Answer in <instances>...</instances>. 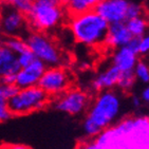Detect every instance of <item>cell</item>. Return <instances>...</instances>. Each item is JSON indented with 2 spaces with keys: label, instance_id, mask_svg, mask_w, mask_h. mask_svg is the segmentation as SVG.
Listing matches in <instances>:
<instances>
[{
  "label": "cell",
  "instance_id": "obj_3",
  "mask_svg": "<svg viewBox=\"0 0 149 149\" xmlns=\"http://www.w3.org/2000/svg\"><path fill=\"white\" fill-rule=\"evenodd\" d=\"M67 10L60 3L35 2L26 15L30 31L47 33L59 28L66 20Z\"/></svg>",
  "mask_w": 149,
  "mask_h": 149
},
{
  "label": "cell",
  "instance_id": "obj_4",
  "mask_svg": "<svg viewBox=\"0 0 149 149\" xmlns=\"http://www.w3.org/2000/svg\"><path fill=\"white\" fill-rule=\"evenodd\" d=\"M52 98L38 86L18 89L9 100L8 107L13 118L24 116L46 109Z\"/></svg>",
  "mask_w": 149,
  "mask_h": 149
},
{
  "label": "cell",
  "instance_id": "obj_27",
  "mask_svg": "<svg viewBox=\"0 0 149 149\" xmlns=\"http://www.w3.org/2000/svg\"><path fill=\"white\" fill-rule=\"evenodd\" d=\"M75 149H102V148L95 143L93 139H88V140L78 143Z\"/></svg>",
  "mask_w": 149,
  "mask_h": 149
},
{
  "label": "cell",
  "instance_id": "obj_37",
  "mask_svg": "<svg viewBox=\"0 0 149 149\" xmlns=\"http://www.w3.org/2000/svg\"><path fill=\"white\" fill-rule=\"evenodd\" d=\"M147 120H148V122H149V116H148V118H147Z\"/></svg>",
  "mask_w": 149,
  "mask_h": 149
},
{
  "label": "cell",
  "instance_id": "obj_18",
  "mask_svg": "<svg viewBox=\"0 0 149 149\" xmlns=\"http://www.w3.org/2000/svg\"><path fill=\"white\" fill-rule=\"evenodd\" d=\"M4 47L11 50L14 54L19 55L22 52L29 50L26 39L22 37H8L4 40Z\"/></svg>",
  "mask_w": 149,
  "mask_h": 149
},
{
  "label": "cell",
  "instance_id": "obj_29",
  "mask_svg": "<svg viewBox=\"0 0 149 149\" xmlns=\"http://www.w3.org/2000/svg\"><path fill=\"white\" fill-rule=\"evenodd\" d=\"M0 149H32L28 145L24 144H6L0 147Z\"/></svg>",
  "mask_w": 149,
  "mask_h": 149
},
{
  "label": "cell",
  "instance_id": "obj_35",
  "mask_svg": "<svg viewBox=\"0 0 149 149\" xmlns=\"http://www.w3.org/2000/svg\"><path fill=\"white\" fill-rule=\"evenodd\" d=\"M144 2H145V4L149 8V0H144Z\"/></svg>",
  "mask_w": 149,
  "mask_h": 149
},
{
  "label": "cell",
  "instance_id": "obj_13",
  "mask_svg": "<svg viewBox=\"0 0 149 149\" xmlns=\"http://www.w3.org/2000/svg\"><path fill=\"white\" fill-rule=\"evenodd\" d=\"M131 39L132 35L128 31L125 22L111 23L108 28L104 45L111 49H118L122 47H126Z\"/></svg>",
  "mask_w": 149,
  "mask_h": 149
},
{
  "label": "cell",
  "instance_id": "obj_19",
  "mask_svg": "<svg viewBox=\"0 0 149 149\" xmlns=\"http://www.w3.org/2000/svg\"><path fill=\"white\" fill-rule=\"evenodd\" d=\"M135 80H136V78H135V75L133 73V71L120 72L116 86L122 91L128 92L133 88Z\"/></svg>",
  "mask_w": 149,
  "mask_h": 149
},
{
  "label": "cell",
  "instance_id": "obj_31",
  "mask_svg": "<svg viewBox=\"0 0 149 149\" xmlns=\"http://www.w3.org/2000/svg\"><path fill=\"white\" fill-rule=\"evenodd\" d=\"M142 104H143V102H142V100H141L140 96H136V95H134V96L132 97V106L134 107V108L139 109V108L142 106Z\"/></svg>",
  "mask_w": 149,
  "mask_h": 149
},
{
  "label": "cell",
  "instance_id": "obj_36",
  "mask_svg": "<svg viewBox=\"0 0 149 149\" xmlns=\"http://www.w3.org/2000/svg\"><path fill=\"white\" fill-rule=\"evenodd\" d=\"M2 2H3V0H0V6L2 4Z\"/></svg>",
  "mask_w": 149,
  "mask_h": 149
},
{
  "label": "cell",
  "instance_id": "obj_1",
  "mask_svg": "<svg viewBox=\"0 0 149 149\" xmlns=\"http://www.w3.org/2000/svg\"><path fill=\"white\" fill-rule=\"evenodd\" d=\"M122 102L113 90L98 92L87 110L83 122L84 133L88 139L96 138L103 130L109 128L120 115Z\"/></svg>",
  "mask_w": 149,
  "mask_h": 149
},
{
  "label": "cell",
  "instance_id": "obj_23",
  "mask_svg": "<svg viewBox=\"0 0 149 149\" xmlns=\"http://www.w3.org/2000/svg\"><path fill=\"white\" fill-rule=\"evenodd\" d=\"M143 12L144 8L142 6V4L136 2H129V6H128V9H127V19L141 17L143 15Z\"/></svg>",
  "mask_w": 149,
  "mask_h": 149
},
{
  "label": "cell",
  "instance_id": "obj_2",
  "mask_svg": "<svg viewBox=\"0 0 149 149\" xmlns=\"http://www.w3.org/2000/svg\"><path fill=\"white\" fill-rule=\"evenodd\" d=\"M68 24L78 43L87 47H100L105 43L109 23L95 11L72 15Z\"/></svg>",
  "mask_w": 149,
  "mask_h": 149
},
{
  "label": "cell",
  "instance_id": "obj_7",
  "mask_svg": "<svg viewBox=\"0 0 149 149\" xmlns=\"http://www.w3.org/2000/svg\"><path fill=\"white\" fill-rule=\"evenodd\" d=\"M29 32L26 15L3 3L0 6V34L3 37L24 38Z\"/></svg>",
  "mask_w": 149,
  "mask_h": 149
},
{
  "label": "cell",
  "instance_id": "obj_12",
  "mask_svg": "<svg viewBox=\"0 0 149 149\" xmlns=\"http://www.w3.org/2000/svg\"><path fill=\"white\" fill-rule=\"evenodd\" d=\"M133 149H149V122L147 118H134L133 128L123 136Z\"/></svg>",
  "mask_w": 149,
  "mask_h": 149
},
{
  "label": "cell",
  "instance_id": "obj_34",
  "mask_svg": "<svg viewBox=\"0 0 149 149\" xmlns=\"http://www.w3.org/2000/svg\"><path fill=\"white\" fill-rule=\"evenodd\" d=\"M59 2L61 3L63 6H65V4H66V3L68 2V0H59Z\"/></svg>",
  "mask_w": 149,
  "mask_h": 149
},
{
  "label": "cell",
  "instance_id": "obj_6",
  "mask_svg": "<svg viewBox=\"0 0 149 149\" xmlns=\"http://www.w3.org/2000/svg\"><path fill=\"white\" fill-rule=\"evenodd\" d=\"M90 103V95L78 88H70L51 100L52 106L55 110L73 116L86 112Z\"/></svg>",
  "mask_w": 149,
  "mask_h": 149
},
{
  "label": "cell",
  "instance_id": "obj_24",
  "mask_svg": "<svg viewBox=\"0 0 149 149\" xmlns=\"http://www.w3.org/2000/svg\"><path fill=\"white\" fill-rule=\"evenodd\" d=\"M35 59H36V57H35L34 54H33L30 50H26V51L22 52L21 54L17 55V60H18V63H19L20 68L29 66V65H31Z\"/></svg>",
  "mask_w": 149,
  "mask_h": 149
},
{
  "label": "cell",
  "instance_id": "obj_14",
  "mask_svg": "<svg viewBox=\"0 0 149 149\" xmlns=\"http://www.w3.org/2000/svg\"><path fill=\"white\" fill-rule=\"evenodd\" d=\"M120 71L113 65L102 72H100L91 81V88L95 92H102L105 90H112L118 84Z\"/></svg>",
  "mask_w": 149,
  "mask_h": 149
},
{
  "label": "cell",
  "instance_id": "obj_33",
  "mask_svg": "<svg viewBox=\"0 0 149 149\" xmlns=\"http://www.w3.org/2000/svg\"><path fill=\"white\" fill-rule=\"evenodd\" d=\"M4 40H6V37H3L2 35L0 34V47L4 46Z\"/></svg>",
  "mask_w": 149,
  "mask_h": 149
},
{
  "label": "cell",
  "instance_id": "obj_5",
  "mask_svg": "<svg viewBox=\"0 0 149 149\" xmlns=\"http://www.w3.org/2000/svg\"><path fill=\"white\" fill-rule=\"evenodd\" d=\"M24 39L36 59L47 67H63L66 63L65 54L49 34L30 31Z\"/></svg>",
  "mask_w": 149,
  "mask_h": 149
},
{
  "label": "cell",
  "instance_id": "obj_15",
  "mask_svg": "<svg viewBox=\"0 0 149 149\" xmlns=\"http://www.w3.org/2000/svg\"><path fill=\"white\" fill-rule=\"evenodd\" d=\"M138 61L139 55L127 46L115 49L112 56V65L116 67L120 72L133 71Z\"/></svg>",
  "mask_w": 149,
  "mask_h": 149
},
{
  "label": "cell",
  "instance_id": "obj_25",
  "mask_svg": "<svg viewBox=\"0 0 149 149\" xmlns=\"http://www.w3.org/2000/svg\"><path fill=\"white\" fill-rule=\"evenodd\" d=\"M13 118L8 107V100L0 95V123H4Z\"/></svg>",
  "mask_w": 149,
  "mask_h": 149
},
{
  "label": "cell",
  "instance_id": "obj_20",
  "mask_svg": "<svg viewBox=\"0 0 149 149\" xmlns=\"http://www.w3.org/2000/svg\"><path fill=\"white\" fill-rule=\"evenodd\" d=\"M3 4L13 8L16 11L22 13L26 16L31 11L33 2L31 0H3Z\"/></svg>",
  "mask_w": 149,
  "mask_h": 149
},
{
  "label": "cell",
  "instance_id": "obj_11",
  "mask_svg": "<svg viewBox=\"0 0 149 149\" xmlns=\"http://www.w3.org/2000/svg\"><path fill=\"white\" fill-rule=\"evenodd\" d=\"M19 70L17 55L6 47H0V83L15 85L16 74Z\"/></svg>",
  "mask_w": 149,
  "mask_h": 149
},
{
  "label": "cell",
  "instance_id": "obj_9",
  "mask_svg": "<svg viewBox=\"0 0 149 149\" xmlns=\"http://www.w3.org/2000/svg\"><path fill=\"white\" fill-rule=\"evenodd\" d=\"M128 6V0H102L95 6L94 11L109 24L125 22L127 19Z\"/></svg>",
  "mask_w": 149,
  "mask_h": 149
},
{
  "label": "cell",
  "instance_id": "obj_10",
  "mask_svg": "<svg viewBox=\"0 0 149 149\" xmlns=\"http://www.w3.org/2000/svg\"><path fill=\"white\" fill-rule=\"evenodd\" d=\"M48 67L38 59H35L31 65L20 68L15 78V86L18 89L37 86L40 77Z\"/></svg>",
  "mask_w": 149,
  "mask_h": 149
},
{
  "label": "cell",
  "instance_id": "obj_21",
  "mask_svg": "<svg viewBox=\"0 0 149 149\" xmlns=\"http://www.w3.org/2000/svg\"><path fill=\"white\" fill-rule=\"evenodd\" d=\"M133 73L135 78L143 84H149V65L144 60H139L134 67Z\"/></svg>",
  "mask_w": 149,
  "mask_h": 149
},
{
  "label": "cell",
  "instance_id": "obj_32",
  "mask_svg": "<svg viewBox=\"0 0 149 149\" xmlns=\"http://www.w3.org/2000/svg\"><path fill=\"white\" fill-rule=\"evenodd\" d=\"M32 2H49V3H60L59 0H31ZM61 4V3H60Z\"/></svg>",
  "mask_w": 149,
  "mask_h": 149
},
{
  "label": "cell",
  "instance_id": "obj_16",
  "mask_svg": "<svg viewBox=\"0 0 149 149\" xmlns=\"http://www.w3.org/2000/svg\"><path fill=\"white\" fill-rule=\"evenodd\" d=\"M102 0H68V2L65 4L67 13L72 15H77L85 13V12L94 11L95 6Z\"/></svg>",
  "mask_w": 149,
  "mask_h": 149
},
{
  "label": "cell",
  "instance_id": "obj_22",
  "mask_svg": "<svg viewBox=\"0 0 149 149\" xmlns=\"http://www.w3.org/2000/svg\"><path fill=\"white\" fill-rule=\"evenodd\" d=\"M18 91V88L14 84H1L0 83V95L4 100H9Z\"/></svg>",
  "mask_w": 149,
  "mask_h": 149
},
{
  "label": "cell",
  "instance_id": "obj_30",
  "mask_svg": "<svg viewBox=\"0 0 149 149\" xmlns=\"http://www.w3.org/2000/svg\"><path fill=\"white\" fill-rule=\"evenodd\" d=\"M140 97H141V100H142L143 103L149 104V84L143 89V91H142V93H141Z\"/></svg>",
  "mask_w": 149,
  "mask_h": 149
},
{
  "label": "cell",
  "instance_id": "obj_26",
  "mask_svg": "<svg viewBox=\"0 0 149 149\" xmlns=\"http://www.w3.org/2000/svg\"><path fill=\"white\" fill-rule=\"evenodd\" d=\"M149 54V32L144 34L140 38V48H139V55Z\"/></svg>",
  "mask_w": 149,
  "mask_h": 149
},
{
  "label": "cell",
  "instance_id": "obj_17",
  "mask_svg": "<svg viewBox=\"0 0 149 149\" xmlns=\"http://www.w3.org/2000/svg\"><path fill=\"white\" fill-rule=\"evenodd\" d=\"M125 24L128 31L130 32V34L132 35V37L141 38L144 34H146L148 29V21L143 16L127 19L125 21Z\"/></svg>",
  "mask_w": 149,
  "mask_h": 149
},
{
  "label": "cell",
  "instance_id": "obj_28",
  "mask_svg": "<svg viewBox=\"0 0 149 149\" xmlns=\"http://www.w3.org/2000/svg\"><path fill=\"white\" fill-rule=\"evenodd\" d=\"M127 47L133 52H135L139 55V48H140V38L139 37H132V39L127 45Z\"/></svg>",
  "mask_w": 149,
  "mask_h": 149
},
{
  "label": "cell",
  "instance_id": "obj_8",
  "mask_svg": "<svg viewBox=\"0 0 149 149\" xmlns=\"http://www.w3.org/2000/svg\"><path fill=\"white\" fill-rule=\"evenodd\" d=\"M37 86L54 98L71 88V75L65 67H48Z\"/></svg>",
  "mask_w": 149,
  "mask_h": 149
}]
</instances>
